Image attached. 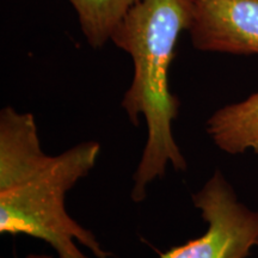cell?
Returning <instances> with one entry per match:
<instances>
[{
  "label": "cell",
  "instance_id": "6da1fadb",
  "mask_svg": "<svg viewBox=\"0 0 258 258\" xmlns=\"http://www.w3.org/2000/svg\"><path fill=\"white\" fill-rule=\"evenodd\" d=\"M101 152L97 141H85L57 156L41 148L30 112L11 106L0 111V232L25 234L46 241L59 258H89L77 243L97 258H109L91 231L66 211L64 198L89 175Z\"/></svg>",
  "mask_w": 258,
  "mask_h": 258
},
{
  "label": "cell",
  "instance_id": "7a4b0ae2",
  "mask_svg": "<svg viewBox=\"0 0 258 258\" xmlns=\"http://www.w3.org/2000/svg\"><path fill=\"white\" fill-rule=\"evenodd\" d=\"M192 0H139L112 32L111 41L127 51L134 77L122 99V108L134 125L144 116L147 141L134 172L132 200L144 201L147 186L161 178L171 165L186 169V160L172 133L179 101L170 91L169 71L179 35L189 30Z\"/></svg>",
  "mask_w": 258,
  "mask_h": 258
},
{
  "label": "cell",
  "instance_id": "3957f363",
  "mask_svg": "<svg viewBox=\"0 0 258 258\" xmlns=\"http://www.w3.org/2000/svg\"><path fill=\"white\" fill-rule=\"evenodd\" d=\"M192 202L201 211L207 230L159 258H246L258 246V212L238 200L220 170L192 194Z\"/></svg>",
  "mask_w": 258,
  "mask_h": 258
},
{
  "label": "cell",
  "instance_id": "277c9868",
  "mask_svg": "<svg viewBox=\"0 0 258 258\" xmlns=\"http://www.w3.org/2000/svg\"><path fill=\"white\" fill-rule=\"evenodd\" d=\"M188 31L198 50L258 54V0H192Z\"/></svg>",
  "mask_w": 258,
  "mask_h": 258
},
{
  "label": "cell",
  "instance_id": "5b68a950",
  "mask_svg": "<svg viewBox=\"0 0 258 258\" xmlns=\"http://www.w3.org/2000/svg\"><path fill=\"white\" fill-rule=\"evenodd\" d=\"M206 125L213 143L224 152L258 154V91L244 101L222 106Z\"/></svg>",
  "mask_w": 258,
  "mask_h": 258
},
{
  "label": "cell",
  "instance_id": "8992f818",
  "mask_svg": "<svg viewBox=\"0 0 258 258\" xmlns=\"http://www.w3.org/2000/svg\"><path fill=\"white\" fill-rule=\"evenodd\" d=\"M78 15L80 28L89 44L102 48L124 15L139 0H69Z\"/></svg>",
  "mask_w": 258,
  "mask_h": 258
},
{
  "label": "cell",
  "instance_id": "52a82bcc",
  "mask_svg": "<svg viewBox=\"0 0 258 258\" xmlns=\"http://www.w3.org/2000/svg\"><path fill=\"white\" fill-rule=\"evenodd\" d=\"M27 258H53L50 256H47V254H29Z\"/></svg>",
  "mask_w": 258,
  "mask_h": 258
}]
</instances>
